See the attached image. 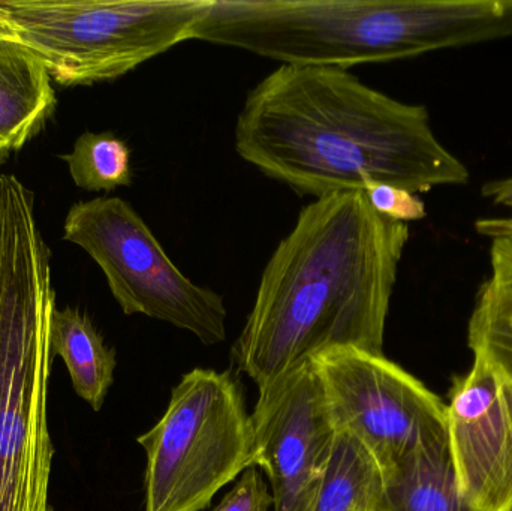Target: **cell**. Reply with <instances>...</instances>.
<instances>
[{
  "label": "cell",
  "instance_id": "obj_2",
  "mask_svg": "<svg viewBox=\"0 0 512 511\" xmlns=\"http://www.w3.org/2000/svg\"><path fill=\"white\" fill-rule=\"evenodd\" d=\"M409 225L370 206L364 192L316 198L265 264L231 354L264 389L330 348L384 354L385 326Z\"/></svg>",
  "mask_w": 512,
  "mask_h": 511
},
{
  "label": "cell",
  "instance_id": "obj_1",
  "mask_svg": "<svg viewBox=\"0 0 512 511\" xmlns=\"http://www.w3.org/2000/svg\"><path fill=\"white\" fill-rule=\"evenodd\" d=\"M240 158L300 197L385 183L423 194L466 185L424 105L397 101L348 69L280 65L249 90L234 128Z\"/></svg>",
  "mask_w": 512,
  "mask_h": 511
},
{
  "label": "cell",
  "instance_id": "obj_23",
  "mask_svg": "<svg viewBox=\"0 0 512 511\" xmlns=\"http://www.w3.org/2000/svg\"><path fill=\"white\" fill-rule=\"evenodd\" d=\"M510 511H512V509Z\"/></svg>",
  "mask_w": 512,
  "mask_h": 511
},
{
  "label": "cell",
  "instance_id": "obj_20",
  "mask_svg": "<svg viewBox=\"0 0 512 511\" xmlns=\"http://www.w3.org/2000/svg\"><path fill=\"white\" fill-rule=\"evenodd\" d=\"M475 230L481 236L489 237V239L502 236V234H512V216L511 218L480 219L475 222Z\"/></svg>",
  "mask_w": 512,
  "mask_h": 511
},
{
  "label": "cell",
  "instance_id": "obj_4",
  "mask_svg": "<svg viewBox=\"0 0 512 511\" xmlns=\"http://www.w3.org/2000/svg\"><path fill=\"white\" fill-rule=\"evenodd\" d=\"M33 192L0 176V511H53L48 390L56 293Z\"/></svg>",
  "mask_w": 512,
  "mask_h": 511
},
{
  "label": "cell",
  "instance_id": "obj_15",
  "mask_svg": "<svg viewBox=\"0 0 512 511\" xmlns=\"http://www.w3.org/2000/svg\"><path fill=\"white\" fill-rule=\"evenodd\" d=\"M62 159L75 185L86 191L111 192L134 180L131 149L113 132H84Z\"/></svg>",
  "mask_w": 512,
  "mask_h": 511
},
{
  "label": "cell",
  "instance_id": "obj_12",
  "mask_svg": "<svg viewBox=\"0 0 512 511\" xmlns=\"http://www.w3.org/2000/svg\"><path fill=\"white\" fill-rule=\"evenodd\" d=\"M375 511H480L460 491L448 446L420 450L384 473Z\"/></svg>",
  "mask_w": 512,
  "mask_h": 511
},
{
  "label": "cell",
  "instance_id": "obj_18",
  "mask_svg": "<svg viewBox=\"0 0 512 511\" xmlns=\"http://www.w3.org/2000/svg\"><path fill=\"white\" fill-rule=\"evenodd\" d=\"M274 506L273 495L258 467H249L224 500L212 511H268Z\"/></svg>",
  "mask_w": 512,
  "mask_h": 511
},
{
  "label": "cell",
  "instance_id": "obj_19",
  "mask_svg": "<svg viewBox=\"0 0 512 511\" xmlns=\"http://www.w3.org/2000/svg\"><path fill=\"white\" fill-rule=\"evenodd\" d=\"M481 195L496 206L512 209V177L490 180L481 188Z\"/></svg>",
  "mask_w": 512,
  "mask_h": 511
},
{
  "label": "cell",
  "instance_id": "obj_22",
  "mask_svg": "<svg viewBox=\"0 0 512 511\" xmlns=\"http://www.w3.org/2000/svg\"><path fill=\"white\" fill-rule=\"evenodd\" d=\"M9 153H11V150L3 146V144H0V165L8 159Z\"/></svg>",
  "mask_w": 512,
  "mask_h": 511
},
{
  "label": "cell",
  "instance_id": "obj_3",
  "mask_svg": "<svg viewBox=\"0 0 512 511\" xmlns=\"http://www.w3.org/2000/svg\"><path fill=\"white\" fill-rule=\"evenodd\" d=\"M512 35V0H210L192 39L348 69Z\"/></svg>",
  "mask_w": 512,
  "mask_h": 511
},
{
  "label": "cell",
  "instance_id": "obj_9",
  "mask_svg": "<svg viewBox=\"0 0 512 511\" xmlns=\"http://www.w3.org/2000/svg\"><path fill=\"white\" fill-rule=\"evenodd\" d=\"M251 465L270 480L274 511H313L337 429L312 359L259 390Z\"/></svg>",
  "mask_w": 512,
  "mask_h": 511
},
{
  "label": "cell",
  "instance_id": "obj_17",
  "mask_svg": "<svg viewBox=\"0 0 512 511\" xmlns=\"http://www.w3.org/2000/svg\"><path fill=\"white\" fill-rule=\"evenodd\" d=\"M469 348L489 351L512 374V318L469 320Z\"/></svg>",
  "mask_w": 512,
  "mask_h": 511
},
{
  "label": "cell",
  "instance_id": "obj_7",
  "mask_svg": "<svg viewBox=\"0 0 512 511\" xmlns=\"http://www.w3.org/2000/svg\"><path fill=\"white\" fill-rule=\"evenodd\" d=\"M63 239L80 246L101 267L126 315L164 321L191 332L204 345L227 339L221 294L183 275L128 201H78L66 215Z\"/></svg>",
  "mask_w": 512,
  "mask_h": 511
},
{
  "label": "cell",
  "instance_id": "obj_21",
  "mask_svg": "<svg viewBox=\"0 0 512 511\" xmlns=\"http://www.w3.org/2000/svg\"><path fill=\"white\" fill-rule=\"evenodd\" d=\"M0 38H17L14 29H12L9 21L6 20L5 14L0 11Z\"/></svg>",
  "mask_w": 512,
  "mask_h": 511
},
{
  "label": "cell",
  "instance_id": "obj_8",
  "mask_svg": "<svg viewBox=\"0 0 512 511\" xmlns=\"http://www.w3.org/2000/svg\"><path fill=\"white\" fill-rule=\"evenodd\" d=\"M310 359L337 431L360 440L384 473L412 453L448 446L447 404L384 354L339 347Z\"/></svg>",
  "mask_w": 512,
  "mask_h": 511
},
{
  "label": "cell",
  "instance_id": "obj_6",
  "mask_svg": "<svg viewBox=\"0 0 512 511\" xmlns=\"http://www.w3.org/2000/svg\"><path fill=\"white\" fill-rule=\"evenodd\" d=\"M137 441L147 458L144 511H203L252 467L251 416L239 380L230 371L194 369Z\"/></svg>",
  "mask_w": 512,
  "mask_h": 511
},
{
  "label": "cell",
  "instance_id": "obj_5",
  "mask_svg": "<svg viewBox=\"0 0 512 511\" xmlns=\"http://www.w3.org/2000/svg\"><path fill=\"white\" fill-rule=\"evenodd\" d=\"M209 6L210 0H0L17 38L62 86L123 77L192 39Z\"/></svg>",
  "mask_w": 512,
  "mask_h": 511
},
{
  "label": "cell",
  "instance_id": "obj_10",
  "mask_svg": "<svg viewBox=\"0 0 512 511\" xmlns=\"http://www.w3.org/2000/svg\"><path fill=\"white\" fill-rule=\"evenodd\" d=\"M447 396L448 452L460 491L480 511L512 509V374L481 347Z\"/></svg>",
  "mask_w": 512,
  "mask_h": 511
},
{
  "label": "cell",
  "instance_id": "obj_14",
  "mask_svg": "<svg viewBox=\"0 0 512 511\" xmlns=\"http://www.w3.org/2000/svg\"><path fill=\"white\" fill-rule=\"evenodd\" d=\"M382 491L378 461L354 435L337 431L313 511H375Z\"/></svg>",
  "mask_w": 512,
  "mask_h": 511
},
{
  "label": "cell",
  "instance_id": "obj_13",
  "mask_svg": "<svg viewBox=\"0 0 512 511\" xmlns=\"http://www.w3.org/2000/svg\"><path fill=\"white\" fill-rule=\"evenodd\" d=\"M51 351L65 363L75 393L99 411L114 383L116 351L107 347L93 321L80 309H54Z\"/></svg>",
  "mask_w": 512,
  "mask_h": 511
},
{
  "label": "cell",
  "instance_id": "obj_16",
  "mask_svg": "<svg viewBox=\"0 0 512 511\" xmlns=\"http://www.w3.org/2000/svg\"><path fill=\"white\" fill-rule=\"evenodd\" d=\"M363 192L376 212L393 221L408 224L411 221H420L427 216L424 201L417 194H412L406 189L385 185V183H369Z\"/></svg>",
  "mask_w": 512,
  "mask_h": 511
},
{
  "label": "cell",
  "instance_id": "obj_11",
  "mask_svg": "<svg viewBox=\"0 0 512 511\" xmlns=\"http://www.w3.org/2000/svg\"><path fill=\"white\" fill-rule=\"evenodd\" d=\"M56 92L41 57L18 38H0V144L23 149L56 110Z\"/></svg>",
  "mask_w": 512,
  "mask_h": 511
}]
</instances>
